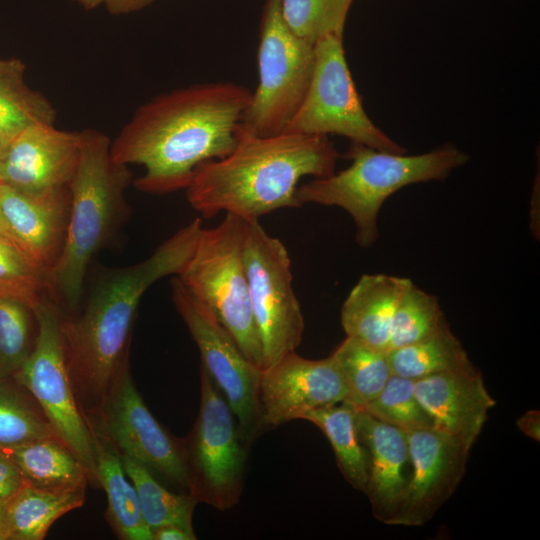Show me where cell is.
Returning a JSON list of instances; mask_svg holds the SVG:
<instances>
[{
	"label": "cell",
	"instance_id": "12",
	"mask_svg": "<svg viewBox=\"0 0 540 540\" xmlns=\"http://www.w3.org/2000/svg\"><path fill=\"white\" fill-rule=\"evenodd\" d=\"M172 300L186 324L207 372L228 402L246 443L259 425L258 388L261 370L243 354L231 334L214 314L183 286L177 276L171 280Z\"/></svg>",
	"mask_w": 540,
	"mask_h": 540
},
{
	"label": "cell",
	"instance_id": "26",
	"mask_svg": "<svg viewBox=\"0 0 540 540\" xmlns=\"http://www.w3.org/2000/svg\"><path fill=\"white\" fill-rule=\"evenodd\" d=\"M387 354L392 374L412 380L472 365L447 322L432 335Z\"/></svg>",
	"mask_w": 540,
	"mask_h": 540
},
{
	"label": "cell",
	"instance_id": "8",
	"mask_svg": "<svg viewBox=\"0 0 540 540\" xmlns=\"http://www.w3.org/2000/svg\"><path fill=\"white\" fill-rule=\"evenodd\" d=\"M200 409L190 433L180 439L188 493L218 510L239 502L246 467V443L234 414L207 372L201 367Z\"/></svg>",
	"mask_w": 540,
	"mask_h": 540
},
{
	"label": "cell",
	"instance_id": "35",
	"mask_svg": "<svg viewBox=\"0 0 540 540\" xmlns=\"http://www.w3.org/2000/svg\"><path fill=\"white\" fill-rule=\"evenodd\" d=\"M23 485L19 470L0 448V502H7Z\"/></svg>",
	"mask_w": 540,
	"mask_h": 540
},
{
	"label": "cell",
	"instance_id": "9",
	"mask_svg": "<svg viewBox=\"0 0 540 540\" xmlns=\"http://www.w3.org/2000/svg\"><path fill=\"white\" fill-rule=\"evenodd\" d=\"M34 313L35 345L13 377L33 395L56 435L87 468L91 485L97 487L94 440L69 376L60 327L62 310L47 297Z\"/></svg>",
	"mask_w": 540,
	"mask_h": 540
},
{
	"label": "cell",
	"instance_id": "32",
	"mask_svg": "<svg viewBox=\"0 0 540 540\" xmlns=\"http://www.w3.org/2000/svg\"><path fill=\"white\" fill-rule=\"evenodd\" d=\"M0 296L19 300L33 310L49 297L47 271L1 236Z\"/></svg>",
	"mask_w": 540,
	"mask_h": 540
},
{
	"label": "cell",
	"instance_id": "16",
	"mask_svg": "<svg viewBox=\"0 0 540 540\" xmlns=\"http://www.w3.org/2000/svg\"><path fill=\"white\" fill-rule=\"evenodd\" d=\"M81 131L60 130L54 124L31 126L7 144L2 183L39 196L68 188L77 168Z\"/></svg>",
	"mask_w": 540,
	"mask_h": 540
},
{
	"label": "cell",
	"instance_id": "4",
	"mask_svg": "<svg viewBox=\"0 0 540 540\" xmlns=\"http://www.w3.org/2000/svg\"><path fill=\"white\" fill-rule=\"evenodd\" d=\"M77 168L68 190L70 209L60 256L48 271L50 298L69 313L78 306L88 264L110 236L132 181L127 165L111 156V140L94 129L81 131Z\"/></svg>",
	"mask_w": 540,
	"mask_h": 540
},
{
	"label": "cell",
	"instance_id": "41",
	"mask_svg": "<svg viewBox=\"0 0 540 540\" xmlns=\"http://www.w3.org/2000/svg\"><path fill=\"white\" fill-rule=\"evenodd\" d=\"M7 144H8V142L0 139V183H2L1 170H2V164H3V159H4V154H5Z\"/></svg>",
	"mask_w": 540,
	"mask_h": 540
},
{
	"label": "cell",
	"instance_id": "40",
	"mask_svg": "<svg viewBox=\"0 0 540 540\" xmlns=\"http://www.w3.org/2000/svg\"><path fill=\"white\" fill-rule=\"evenodd\" d=\"M74 1L80 3L83 7L87 9H92L102 4L101 0H74Z\"/></svg>",
	"mask_w": 540,
	"mask_h": 540
},
{
	"label": "cell",
	"instance_id": "37",
	"mask_svg": "<svg viewBox=\"0 0 540 540\" xmlns=\"http://www.w3.org/2000/svg\"><path fill=\"white\" fill-rule=\"evenodd\" d=\"M517 426L528 437L539 441L540 439V414L539 411L530 410L517 420Z\"/></svg>",
	"mask_w": 540,
	"mask_h": 540
},
{
	"label": "cell",
	"instance_id": "6",
	"mask_svg": "<svg viewBox=\"0 0 540 540\" xmlns=\"http://www.w3.org/2000/svg\"><path fill=\"white\" fill-rule=\"evenodd\" d=\"M247 228V220L230 213L217 226L202 227L190 258L176 276L261 370L262 348L243 259Z\"/></svg>",
	"mask_w": 540,
	"mask_h": 540
},
{
	"label": "cell",
	"instance_id": "36",
	"mask_svg": "<svg viewBox=\"0 0 540 540\" xmlns=\"http://www.w3.org/2000/svg\"><path fill=\"white\" fill-rule=\"evenodd\" d=\"M196 535L175 525L160 526L152 531V540H195Z\"/></svg>",
	"mask_w": 540,
	"mask_h": 540
},
{
	"label": "cell",
	"instance_id": "15",
	"mask_svg": "<svg viewBox=\"0 0 540 540\" xmlns=\"http://www.w3.org/2000/svg\"><path fill=\"white\" fill-rule=\"evenodd\" d=\"M406 432L411 476L390 525L422 526L456 491L470 449L435 428Z\"/></svg>",
	"mask_w": 540,
	"mask_h": 540
},
{
	"label": "cell",
	"instance_id": "34",
	"mask_svg": "<svg viewBox=\"0 0 540 540\" xmlns=\"http://www.w3.org/2000/svg\"><path fill=\"white\" fill-rule=\"evenodd\" d=\"M385 423L405 431L433 428L415 394V380L392 374L380 393L359 407Z\"/></svg>",
	"mask_w": 540,
	"mask_h": 540
},
{
	"label": "cell",
	"instance_id": "5",
	"mask_svg": "<svg viewBox=\"0 0 540 540\" xmlns=\"http://www.w3.org/2000/svg\"><path fill=\"white\" fill-rule=\"evenodd\" d=\"M344 156L351 162L346 169L298 185L296 199L301 206L314 203L345 210L355 223V239L362 248L371 247L379 238V212L392 194L410 184L444 180L469 160L466 152L449 143L405 155L351 141Z\"/></svg>",
	"mask_w": 540,
	"mask_h": 540
},
{
	"label": "cell",
	"instance_id": "18",
	"mask_svg": "<svg viewBox=\"0 0 540 540\" xmlns=\"http://www.w3.org/2000/svg\"><path fill=\"white\" fill-rule=\"evenodd\" d=\"M415 394L433 428L470 450L496 404L473 364L415 380Z\"/></svg>",
	"mask_w": 540,
	"mask_h": 540
},
{
	"label": "cell",
	"instance_id": "7",
	"mask_svg": "<svg viewBox=\"0 0 540 540\" xmlns=\"http://www.w3.org/2000/svg\"><path fill=\"white\" fill-rule=\"evenodd\" d=\"M257 62L259 83L241 125L259 136L278 135L302 104L315 65L314 45L287 26L281 0H268L264 8Z\"/></svg>",
	"mask_w": 540,
	"mask_h": 540
},
{
	"label": "cell",
	"instance_id": "22",
	"mask_svg": "<svg viewBox=\"0 0 540 540\" xmlns=\"http://www.w3.org/2000/svg\"><path fill=\"white\" fill-rule=\"evenodd\" d=\"M19 470L24 483L47 490L86 489L91 484L87 468L57 437L1 447Z\"/></svg>",
	"mask_w": 540,
	"mask_h": 540
},
{
	"label": "cell",
	"instance_id": "1",
	"mask_svg": "<svg viewBox=\"0 0 540 540\" xmlns=\"http://www.w3.org/2000/svg\"><path fill=\"white\" fill-rule=\"evenodd\" d=\"M252 92L233 82H210L162 93L141 105L111 141L112 159L144 167L137 189L166 194L188 186L202 163L236 146Z\"/></svg>",
	"mask_w": 540,
	"mask_h": 540
},
{
	"label": "cell",
	"instance_id": "27",
	"mask_svg": "<svg viewBox=\"0 0 540 540\" xmlns=\"http://www.w3.org/2000/svg\"><path fill=\"white\" fill-rule=\"evenodd\" d=\"M125 473L135 487L141 512L151 531L164 525L179 526L194 533L193 511L198 503L190 494H177L164 487L143 464L120 455Z\"/></svg>",
	"mask_w": 540,
	"mask_h": 540
},
{
	"label": "cell",
	"instance_id": "13",
	"mask_svg": "<svg viewBox=\"0 0 540 540\" xmlns=\"http://www.w3.org/2000/svg\"><path fill=\"white\" fill-rule=\"evenodd\" d=\"M111 442L118 454L146 466L155 476L188 493L187 472L180 439L152 415L125 367L98 411L85 418Z\"/></svg>",
	"mask_w": 540,
	"mask_h": 540
},
{
	"label": "cell",
	"instance_id": "25",
	"mask_svg": "<svg viewBox=\"0 0 540 540\" xmlns=\"http://www.w3.org/2000/svg\"><path fill=\"white\" fill-rule=\"evenodd\" d=\"M356 406L341 402L307 413L302 419L317 426L329 440L337 465L345 479L365 492L368 481V454L355 423Z\"/></svg>",
	"mask_w": 540,
	"mask_h": 540
},
{
	"label": "cell",
	"instance_id": "19",
	"mask_svg": "<svg viewBox=\"0 0 540 540\" xmlns=\"http://www.w3.org/2000/svg\"><path fill=\"white\" fill-rule=\"evenodd\" d=\"M355 423L368 454L365 489L374 517L390 525L411 476L407 432L356 407Z\"/></svg>",
	"mask_w": 540,
	"mask_h": 540
},
{
	"label": "cell",
	"instance_id": "31",
	"mask_svg": "<svg viewBox=\"0 0 540 540\" xmlns=\"http://www.w3.org/2000/svg\"><path fill=\"white\" fill-rule=\"evenodd\" d=\"M37 320L25 303L0 296V379L13 377L35 345Z\"/></svg>",
	"mask_w": 540,
	"mask_h": 540
},
{
	"label": "cell",
	"instance_id": "29",
	"mask_svg": "<svg viewBox=\"0 0 540 540\" xmlns=\"http://www.w3.org/2000/svg\"><path fill=\"white\" fill-rule=\"evenodd\" d=\"M57 437L39 403L14 377L0 379V446Z\"/></svg>",
	"mask_w": 540,
	"mask_h": 540
},
{
	"label": "cell",
	"instance_id": "38",
	"mask_svg": "<svg viewBox=\"0 0 540 540\" xmlns=\"http://www.w3.org/2000/svg\"><path fill=\"white\" fill-rule=\"evenodd\" d=\"M114 14L133 12L150 4L153 0H101Z\"/></svg>",
	"mask_w": 540,
	"mask_h": 540
},
{
	"label": "cell",
	"instance_id": "3",
	"mask_svg": "<svg viewBox=\"0 0 540 540\" xmlns=\"http://www.w3.org/2000/svg\"><path fill=\"white\" fill-rule=\"evenodd\" d=\"M339 157L328 136H259L240 125L228 155L195 169L185 188L187 201L205 218L225 212L258 220L278 209L301 207L296 199L300 180L331 175Z\"/></svg>",
	"mask_w": 540,
	"mask_h": 540
},
{
	"label": "cell",
	"instance_id": "42",
	"mask_svg": "<svg viewBox=\"0 0 540 540\" xmlns=\"http://www.w3.org/2000/svg\"><path fill=\"white\" fill-rule=\"evenodd\" d=\"M0 236H1V237H4V238H7V236H6L4 230L2 229L1 226H0ZM7 239H8V238H7ZM8 240H9V239H8Z\"/></svg>",
	"mask_w": 540,
	"mask_h": 540
},
{
	"label": "cell",
	"instance_id": "30",
	"mask_svg": "<svg viewBox=\"0 0 540 540\" xmlns=\"http://www.w3.org/2000/svg\"><path fill=\"white\" fill-rule=\"evenodd\" d=\"M445 323L437 297L412 283L395 310L387 352L418 342Z\"/></svg>",
	"mask_w": 540,
	"mask_h": 540
},
{
	"label": "cell",
	"instance_id": "23",
	"mask_svg": "<svg viewBox=\"0 0 540 540\" xmlns=\"http://www.w3.org/2000/svg\"><path fill=\"white\" fill-rule=\"evenodd\" d=\"M85 491H54L24 483L4 503L6 540L44 539L58 518L83 506Z\"/></svg>",
	"mask_w": 540,
	"mask_h": 540
},
{
	"label": "cell",
	"instance_id": "24",
	"mask_svg": "<svg viewBox=\"0 0 540 540\" xmlns=\"http://www.w3.org/2000/svg\"><path fill=\"white\" fill-rule=\"evenodd\" d=\"M24 70L18 59H0V139L6 142L31 126L54 124L56 118L52 103L26 84Z\"/></svg>",
	"mask_w": 540,
	"mask_h": 540
},
{
	"label": "cell",
	"instance_id": "28",
	"mask_svg": "<svg viewBox=\"0 0 540 540\" xmlns=\"http://www.w3.org/2000/svg\"><path fill=\"white\" fill-rule=\"evenodd\" d=\"M351 395V403L362 407L375 398L392 375L386 351L346 336L331 354Z\"/></svg>",
	"mask_w": 540,
	"mask_h": 540
},
{
	"label": "cell",
	"instance_id": "17",
	"mask_svg": "<svg viewBox=\"0 0 540 540\" xmlns=\"http://www.w3.org/2000/svg\"><path fill=\"white\" fill-rule=\"evenodd\" d=\"M69 209L68 188L32 196L0 183V226L47 274L62 251Z\"/></svg>",
	"mask_w": 540,
	"mask_h": 540
},
{
	"label": "cell",
	"instance_id": "20",
	"mask_svg": "<svg viewBox=\"0 0 540 540\" xmlns=\"http://www.w3.org/2000/svg\"><path fill=\"white\" fill-rule=\"evenodd\" d=\"M412 283L406 277L362 275L341 307L346 335L387 352L395 310Z\"/></svg>",
	"mask_w": 540,
	"mask_h": 540
},
{
	"label": "cell",
	"instance_id": "11",
	"mask_svg": "<svg viewBox=\"0 0 540 540\" xmlns=\"http://www.w3.org/2000/svg\"><path fill=\"white\" fill-rule=\"evenodd\" d=\"M243 259L263 370L296 351L304 333V318L292 286L289 253L258 220L248 221Z\"/></svg>",
	"mask_w": 540,
	"mask_h": 540
},
{
	"label": "cell",
	"instance_id": "2",
	"mask_svg": "<svg viewBox=\"0 0 540 540\" xmlns=\"http://www.w3.org/2000/svg\"><path fill=\"white\" fill-rule=\"evenodd\" d=\"M199 217L164 240L143 261L109 273L77 313L62 311L60 327L70 380L84 417L94 415L129 365L131 332L141 298L156 281L176 276L190 258Z\"/></svg>",
	"mask_w": 540,
	"mask_h": 540
},
{
	"label": "cell",
	"instance_id": "10",
	"mask_svg": "<svg viewBox=\"0 0 540 540\" xmlns=\"http://www.w3.org/2000/svg\"><path fill=\"white\" fill-rule=\"evenodd\" d=\"M312 79L285 132L337 134L369 147L397 154L406 148L387 136L366 114L345 57L343 36L330 34L315 45Z\"/></svg>",
	"mask_w": 540,
	"mask_h": 540
},
{
	"label": "cell",
	"instance_id": "21",
	"mask_svg": "<svg viewBox=\"0 0 540 540\" xmlns=\"http://www.w3.org/2000/svg\"><path fill=\"white\" fill-rule=\"evenodd\" d=\"M88 425L94 440L96 479L107 496L109 526L122 540H152V531L144 521L137 492L125 473L118 452L98 428Z\"/></svg>",
	"mask_w": 540,
	"mask_h": 540
},
{
	"label": "cell",
	"instance_id": "14",
	"mask_svg": "<svg viewBox=\"0 0 540 540\" xmlns=\"http://www.w3.org/2000/svg\"><path fill=\"white\" fill-rule=\"evenodd\" d=\"M341 402L351 403V395L332 355L307 359L292 352L260 372V428L302 419L311 411Z\"/></svg>",
	"mask_w": 540,
	"mask_h": 540
},
{
	"label": "cell",
	"instance_id": "33",
	"mask_svg": "<svg viewBox=\"0 0 540 540\" xmlns=\"http://www.w3.org/2000/svg\"><path fill=\"white\" fill-rule=\"evenodd\" d=\"M353 0H281L282 17L298 37L315 45L330 35L343 36Z\"/></svg>",
	"mask_w": 540,
	"mask_h": 540
},
{
	"label": "cell",
	"instance_id": "39",
	"mask_svg": "<svg viewBox=\"0 0 540 540\" xmlns=\"http://www.w3.org/2000/svg\"><path fill=\"white\" fill-rule=\"evenodd\" d=\"M0 540H6L5 509L2 502H0Z\"/></svg>",
	"mask_w": 540,
	"mask_h": 540
}]
</instances>
